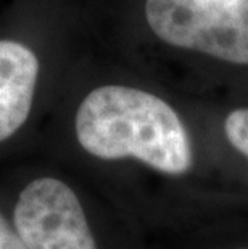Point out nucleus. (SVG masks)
<instances>
[{"mask_svg":"<svg viewBox=\"0 0 248 249\" xmlns=\"http://www.w3.org/2000/svg\"><path fill=\"white\" fill-rule=\"evenodd\" d=\"M73 132L87 158L137 169L147 187V217L158 235L248 213L213 123H192L152 90L124 84L95 87L79 103Z\"/></svg>","mask_w":248,"mask_h":249,"instance_id":"f257e3e1","label":"nucleus"},{"mask_svg":"<svg viewBox=\"0 0 248 249\" xmlns=\"http://www.w3.org/2000/svg\"><path fill=\"white\" fill-rule=\"evenodd\" d=\"M145 18L168 47L248 68V0H147Z\"/></svg>","mask_w":248,"mask_h":249,"instance_id":"f03ea898","label":"nucleus"},{"mask_svg":"<svg viewBox=\"0 0 248 249\" xmlns=\"http://www.w3.org/2000/svg\"><path fill=\"white\" fill-rule=\"evenodd\" d=\"M13 225L29 249H102L81 195L58 177H39L21 190Z\"/></svg>","mask_w":248,"mask_h":249,"instance_id":"7ed1b4c3","label":"nucleus"},{"mask_svg":"<svg viewBox=\"0 0 248 249\" xmlns=\"http://www.w3.org/2000/svg\"><path fill=\"white\" fill-rule=\"evenodd\" d=\"M39 76L34 52L15 40H0V143L26 123Z\"/></svg>","mask_w":248,"mask_h":249,"instance_id":"20e7f679","label":"nucleus"},{"mask_svg":"<svg viewBox=\"0 0 248 249\" xmlns=\"http://www.w3.org/2000/svg\"><path fill=\"white\" fill-rule=\"evenodd\" d=\"M160 236L161 249H248V213L213 217Z\"/></svg>","mask_w":248,"mask_h":249,"instance_id":"39448f33","label":"nucleus"},{"mask_svg":"<svg viewBox=\"0 0 248 249\" xmlns=\"http://www.w3.org/2000/svg\"><path fill=\"white\" fill-rule=\"evenodd\" d=\"M221 146L234 164L248 208V105L226 111L213 123Z\"/></svg>","mask_w":248,"mask_h":249,"instance_id":"423d86ee","label":"nucleus"},{"mask_svg":"<svg viewBox=\"0 0 248 249\" xmlns=\"http://www.w3.org/2000/svg\"><path fill=\"white\" fill-rule=\"evenodd\" d=\"M0 249H29L2 213H0Z\"/></svg>","mask_w":248,"mask_h":249,"instance_id":"0eeeda50","label":"nucleus"}]
</instances>
